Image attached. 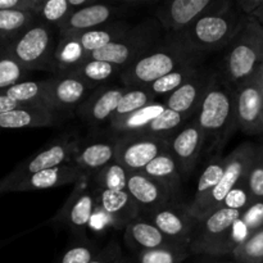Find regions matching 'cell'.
Returning <instances> with one entry per match:
<instances>
[{
  "instance_id": "obj_47",
  "label": "cell",
  "mask_w": 263,
  "mask_h": 263,
  "mask_svg": "<svg viewBox=\"0 0 263 263\" xmlns=\"http://www.w3.org/2000/svg\"><path fill=\"white\" fill-rule=\"evenodd\" d=\"M18 107H22L20 103H17L15 100L10 99L8 95H5L4 92L0 91V115L5 112H9V110L15 109Z\"/></svg>"
},
{
  "instance_id": "obj_5",
  "label": "cell",
  "mask_w": 263,
  "mask_h": 263,
  "mask_svg": "<svg viewBox=\"0 0 263 263\" xmlns=\"http://www.w3.org/2000/svg\"><path fill=\"white\" fill-rule=\"evenodd\" d=\"M53 28L37 20L12 43L0 46V49L22 64L28 72H57L54 59L57 44L54 40Z\"/></svg>"
},
{
  "instance_id": "obj_17",
  "label": "cell",
  "mask_w": 263,
  "mask_h": 263,
  "mask_svg": "<svg viewBox=\"0 0 263 263\" xmlns=\"http://www.w3.org/2000/svg\"><path fill=\"white\" fill-rule=\"evenodd\" d=\"M123 9L128 10L123 5L103 4V3L97 2L89 7L74 10L57 30L61 36L86 32V31L94 30L100 26L113 22V20L120 13H122Z\"/></svg>"
},
{
  "instance_id": "obj_35",
  "label": "cell",
  "mask_w": 263,
  "mask_h": 263,
  "mask_svg": "<svg viewBox=\"0 0 263 263\" xmlns=\"http://www.w3.org/2000/svg\"><path fill=\"white\" fill-rule=\"evenodd\" d=\"M186 120L187 118L185 116L180 115V113L175 112L170 108H166V110L162 115H159L156 120L152 121L143 131L138 134L139 135L171 140L179 133L180 128L184 126V122Z\"/></svg>"
},
{
  "instance_id": "obj_23",
  "label": "cell",
  "mask_w": 263,
  "mask_h": 263,
  "mask_svg": "<svg viewBox=\"0 0 263 263\" xmlns=\"http://www.w3.org/2000/svg\"><path fill=\"white\" fill-rule=\"evenodd\" d=\"M118 139H91L81 141L79 152L71 164L79 167L85 174H97L107 164L116 161Z\"/></svg>"
},
{
  "instance_id": "obj_52",
  "label": "cell",
  "mask_w": 263,
  "mask_h": 263,
  "mask_svg": "<svg viewBox=\"0 0 263 263\" xmlns=\"http://www.w3.org/2000/svg\"><path fill=\"white\" fill-rule=\"evenodd\" d=\"M2 194H3V187L0 186V195H2Z\"/></svg>"
},
{
  "instance_id": "obj_7",
  "label": "cell",
  "mask_w": 263,
  "mask_h": 263,
  "mask_svg": "<svg viewBox=\"0 0 263 263\" xmlns=\"http://www.w3.org/2000/svg\"><path fill=\"white\" fill-rule=\"evenodd\" d=\"M241 213L243 210L222 205L205 216L202 221H198L189 247L190 253L207 256H223L233 253L231 235L234 225L240 218Z\"/></svg>"
},
{
  "instance_id": "obj_1",
  "label": "cell",
  "mask_w": 263,
  "mask_h": 263,
  "mask_svg": "<svg viewBox=\"0 0 263 263\" xmlns=\"http://www.w3.org/2000/svg\"><path fill=\"white\" fill-rule=\"evenodd\" d=\"M204 54L182 40L180 33H167L163 43L139 58L120 74L126 87H148L157 80L193 62H203Z\"/></svg>"
},
{
  "instance_id": "obj_50",
  "label": "cell",
  "mask_w": 263,
  "mask_h": 263,
  "mask_svg": "<svg viewBox=\"0 0 263 263\" xmlns=\"http://www.w3.org/2000/svg\"><path fill=\"white\" fill-rule=\"evenodd\" d=\"M117 263H133V261H131L130 258H125V257H122V258H121Z\"/></svg>"
},
{
  "instance_id": "obj_2",
  "label": "cell",
  "mask_w": 263,
  "mask_h": 263,
  "mask_svg": "<svg viewBox=\"0 0 263 263\" xmlns=\"http://www.w3.org/2000/svg\"><path fill=\"white\" fill-rule=\"evenodd\" d=\"M246 21L247 15L239 10L235 2L216 0L205 14L180 35L187 45L204 54L228 48Z\"/></svg>"
},
{
  "instance_id": "obj_18",
  "label": "cell",
  "mask_w": 263,
  "mask_h": 263,
  "mask_svg": "<svg viewBox=\"0 0 263 263\" xmlns=\"http://www.w3.org/2000/svg\"><path fill=\"white\" fill-rule=\"evenodd\" d=\"M212 74L213 71L203 67L186 84L167 97V99L164 100L166 107L185 116L186 118L192 116L195 117L211 84Z\"/></svg>"
},
{
  "instance_id": "obj_20",
  "label": "cell",
  "mask_w": 263,
  "mask_h": 263,
  "mask_svg": "<svg viewBox=\"0 0 263 263\" xmlns=\"http://www.w3.org/2000/svg\"><path fill=\"white\" fill-rule=\"evenodd\" d=\"M125 91L126 86H108L92 92L77 109L80 118L91 126L109 123Z\"/></svg>"
},
{
  "instance_id": "obj_37",
  "label": "cell",
  "mask_w": 263,
  "mask_h": 263,
  "mask_svg": "<svg viewBox=\"0 0 263 263\" xmlns=\"http://www.w3.org/2000/svg\"><path fill=\"white\" fill-rule=\"evenodd\" d=\"M73 12L74 8L71 0H43L37 18L41 22L58 28Z\"/></svg>"
},
{
  "instance_id": "obj_15",
  "label": "cell",
  "mask_w": 263,
  "mask_h": 263,
  "mask_svg": "<svg viewBox=\"0 0 263 263\" xmlns=\"http://www.w3.org/2000/svg\"><path fill=\"white\" fill-rule=\"evenodd\" d=\"M207 143L205 134L195 121L186 123L170 140V153L176 161L182 177L190 176Z\"/></svg>"
},
{
  "instance_id": "obj_12",
  "label": "cell",
  "mask_w": 263,
  "mask_h": 263,
  "mask_svg": "<svg viewBox=\"0 0 263 263\" xmlns=\"http://www.w3.org/2000/svg\"><path fill=\"white\" fill-rule=\"evenodd\" d=\"M170 151V140L152 136L122 135L118 139L116 162L127 172H140L158 156Z\"/></svg>"
},
{
  "instance_id": "obj_25",
  "label": "cell",
  "mask_w": 263,
  "mask_h": 263,
  "mask_svg": "<svg viewBox=\"0 0 263 263\" xmlns=\"http://www.w3.org/2000/svg\"><path fill=\"white\" fill-rule=\"evenodd\" d=\"M55 122V113L43 107L22 105L0 115V128L49 127Z\"/></svg>"
},
{
  "instance_id": "obj_44",
  "label": "cell",
  "mask_w": 263,
  "mask_h": 263,
  "mask_svg": "<svg viewBox=\"0 0 263 263\" xmlns=\"http://www.w3.org/2000/svg\"><path fill=\"white\" fill-rule=\"evenodd\" d=\"M122 258V249L117 241H110L103 247L90 263H117Z\"/></svg>"
},
{
  "instance_id": "obj_46",
  "label": "cell",
  "mask_w": 263,
  "mask_h": 263,
  "mask_svg": "<svg viewBox=\"0 0 263 263\" xmlns=\"http://www.w3.org/2000/svg\"><path fill=\"white\" fill-rule=\"evenodd\" d=\"M262 3L263 0H238V2H235V5L244 15L253 17V14L261 7Z\"/></svg>"
},
{
  "instance_id": "obj_36",
  "label": "cell",
  "mask_w": 263,
  "mask_h": 263,
  "mask_svg": "<svg viewBox=\"0 0 263 263\" xmlns=\"http://www.w3.org/2000/svg\"><path fill=\"white\" fill-rule=\"evenodd\" d=\"M156 97L149 91L146 87H126V91L110 120L109 125L113 122H117L121 118L141 109L145 105L156 102Z\"/></svg>"
},
{
  "instance_id": "obj_29",
  "label": "cell",
  "mask_w": 263,
  "mask_h": 263,
  "mask_svg": "<svg viewBox=\"0 0 263 263\" xmlns=\"http://www.w3.org/2000/svg\"><path fill=\"white\" fill-rule=\"evenodd\" d=\"M226 166V157H222L221 154H216L212 157L205 168L200 174L199 180H198L197 192H195L194 198H193L192 203L187 204L190 212L197 210L200 204L205 200V198L213 192L216 186L220 182L221 177H222L223 172H225Z\"/></svg>"
},
{
  "instance_id": "obj_42",
  "label": "cell",
  "mask_w": 263,
  "mask_h": 263,
  "mask_svg": "<svg viewBox=\"0 0 263 263\" xmlns=\"http://www.w3.org/2000/svg\"><path fill=\"white\" fill-rule=\"evenodd\" d=\"M244 185L253 202L263 200V145L257 146Z\"/></svg>"
},
{
  "instance_id": "obj_10",
  "label": "cell",
  "mask_w": 263,
  "mask_h": 263,
  "mask_svg": "<svg viewBox=\"0 0 263 263\" xmlns=\"http://www.w3.org/2000/svg\"><path fill=\"white\" fill-rule=\"evenodd\" d=\"M81 140L74 135H64L62 138H57L50 141L41 151H39L35 156L30 157L22 163L18 164L9 175L0 180V186L3 187V193L8 186L17 182L18 180L27 177L36 172L44 170L53 168V167L71 164L74 156L79 152V146Z\"/></svg>"
},
{
  "instance_id": "obj_16",
  "label": "cell",
  "mask_w": 263,
  "mask_h": 263,
  "mask_svg": "<svg viewBox=\"0 0 263 263\" xmlns=\"http://www.w3.org/2000/svg\"><path fill=\"white\" fill-rule=\"evenodd\" d=\"M91 90L84 81L69 74H57L46 80L49 107L54 113L80 107Z\"/></svg>"
},
{
  "instance_id": "obj_45",
  "label": "cell",
  "mask_w": 263,
  "mask_h": 263,
  "mask_svg": "<svg viewBox=\"0 0 263 263\" xmlns=\"http://www.w3.org/2000/svg\"><path fill=\"white\" fill-rule=\"evenodd\" d=\"M43 0H0V10H22L37 15Z\"/></svg>"
},
{
  "instance_id": "obj_24",
  "label": "cell",
  "mask_w": 263,
  "mask_h": 263,
  "mask_svg": "<svg viewBox=\"0 0 263 263\" xmlns=\"http://www.w3.org/2000/svg\"><path fill=\"white\" fill-rule=\"evenodd\" d=\"M123 239H125L126 246L136 254L141 253V252L164 248V247L177 246V244L170 241L149 221V218H143L141 216L126 226Z\"/></svg>"
},
{
  "instance_id": "obj_6",
  "label": "cell",
  "mask_w": 263,
  "mask_h": 263,
  "mask_svg": "<svg viewBox=\"0 0 263 263\" xmlns=\"http://www.w3.org/2000/svg\"><path fill=\"white\" fill-rule=\"evenodd\" d=\"M161 28L156 18H146L138 25L131 26L125 35L105 48L91 53L87 58L108 62L123 71L158 44Z\"/></svg>"
},
{
  "instance_id": "obj_21",
  "label": "cell",
  "mask_w": 263,
  "mask_h": 263,
  "mask_svg": "<svg viewBox=\"0 0 263 263\" xmlns=\"http://www.w3.org/2000/svg\"><path fill=\"white\" fill-rule=\"evenodd\" d=\"M82 174L84 172L73 164L53 167L18 180L17 182L8 186L4 193L33 192V190L51 189L64 185H74Z\"/></svg>"
},
{
  "instance_id": "obj_8",
  "label": "cell",
  "mask_w": 263,
  "mask_h": 263,
  "mask_svg": "<svg viewBox=\"0 0 263 263\" xmlns=\"http://www.w3.org/2000/svg\"><path fill=\"white\" fill-rule=\"evenodd\" d=\"M98 195L99 189L95 184L94 174L84 172L53 221L79 238L86 239V228L98 208Z\"/></svg>"
},
{
  "instance_id": "obj_34",
  "label": "cell",
  "mask_w": 263,
  "mask_h": 263,
  "mask_svg": "<svg viewBox=\"0 0 263 263\" xmlns=\"http://www.w3.org/2000/svg\"><path fill=\"white\" fill-rule=\"evenodd\" d=\"M261 228H263V200H256L243 211L240 218L234 225L231 235L234 249Z\"/></svg>"
},
{
  "instance_id": "obj_11",
  "label": "cell",
  "mask_w": 263,
  "mask_h": 263,
  "mask_svg": "<svg viewBox=\"0 0 263 263\" xmlns=\"http://www.w3.org/2000/svg\"><path fill=\"white\" fill-rule=\"evenodd\" d=\"M261 67L235 89V109L239 130L246 135H263V100L259 86Z\"/></svg>"
},
{
  "instance_id": "obj_32",
  "label": "cell",
  "mask_w": 263,
  "mask_h": 263,
  "mask_svg": "<svg viewBox=\"0 0 263 263\" xmlns=\"http://www.w3.org/2000/svg\"><path fill=\"white\" fill-rule=\"evenodd\" d=\"M37 20V15L32 12L0 10V46L12 43Z\"/></svg>"
},
{
  "instance_id": "obj_51",
  "label": "cell",
  "mask_w": 263,
  "mask_h": 263,
  "mask_svg": "<svg viewBox=\"0 0 263 263\" xmlns=\"http://www.w3.org/2000/svg\"><path fill=\"white\" fill-rule=\"evenodd\" d=\"M213 263H236V262H213Z\"/></svg>"
},
{
  "instance_id": "obj_39",
  "label": "cell",
  "mask_w": 263,
  "mask_h": 263,
  "mask_svg": "<svg viewBox=\"0 0 263 263\" xmlns=\"http://www.w3.org/2000/svg\"><path fill=\"white\" fill-rule=\"evenodd\" d=\"M231 256L236 263H263V228L239 244Z\"/></svg>"
},
{
  "instance_id": "obj_38",
  "label": "cell",
  "mask_w": 263,
  "mask_h": 263,
  "mask_svg": "<svg viewBox=\"0 0 263 263\" xmlns=\"http://www.w3.org/2000/svg\"><path fill=\"white\" fill-rule=\"evenodd\" d=\"M127 176L128 172L120 163L113 161L94 174V180L100 190H126Z\"/></svg>"
},
{
  "instance_id": "obj_28",
  "label": "cell",
  "mask_w": 263,
  "mask_h": 263,
  "mask_svg": "<svg viewBox=\"0 0 263 263\" xmlns=\"http://www.w3.org/2000/svg\"><path fill=\"white\" fill-rule=\"evenodd\" d=\"M121 72H122L121 68H118L115 64L86 58L84 62H81L80 64L72 67L71 69L61 74H69V76L77 77L81 81H84L87 86L94 89L102 82L108 81V80L117 76V74L120 76Z\"/></svg>"
},
{
  "instance_id": "obj_48",
  "label": "cell",
  "mask_w": 263,
  "mask_h": 263,
  "mask_svg": "<svg viewBox=\"0 0 263 263\" xmlns=\"http://www.w3.org/2000/svg\"><path fill=\"white\" fill-rule=\"evenodd\" d=\"M253 18H256V20L263 26V3H262L261 7L257 9V12L253 14Z\"/></svg>"
},
{
  "instance_id": "obj_13",
  "label": "cell",
  "mask_w": 263,
  "mask_h": 263,
  "mask_svg": "<svg viewBox=\"0 0 263 263\" xmlns=\"http://www.w3.org/2000/svg\"><path fill=\"white\" fill-rule=\"evenodd\" d=\"M148 218L170 241L189 248L198 221L192 216L187 204L170 203L149 213Z\"/></svg>"
},
{
  "instance_id": "obj_30",
  "label": "cell",
  "mask_w": 263,
  "mask_h": 263,
  "mask_svg": "<svg viewBox=\"0 0 263 263\" xmlns=\"http://www.w3.org/2000/svg\"><path fill=\"white\" fill-rule=\"evenodd\" d=\"M166 104L162 102H153L145 105L141 109L121 118L117 122L110 123V128L115 133L122 134V135H131L143 131L152 121L156 120L159 115L166 110Z\"/></svg>"
},
{
  "instance_id": "obj_31",
  "label": "cell",
  "mask_w": 263,
  "mask_h": 263,
  "mask_svg": "<svg viewBox=\"0 0 263 263\" xmlns=\"http://www.w3.org/2000/svg\"><path fill=\"white\" fill-rule=\"evenodd\" d=\"M2 92L8 95L10 99L20 103L21 105L43 107L51 110L50 107H49L48 91H46V80H41V81H23L21 84L9 87V89L3 90Z\"/></svg>"
},
{
  "instance_id": "obj_22",
  "label": "cell",
  "mask_w": 263,
  "mask_h": 263,
  "mask_svg": "<svg viewBox=\"0 0 263 263\" xmlns=\"http://www.w3.org/2000/svg\"><path fill=\"white\" fill-rule=\"evenodd\" d=\"M102 211L109 223L125 229L128 223L141 216V210L127 190H100L98 195V208Z\"/></svg>"
},
{
  "instance_id": "obj_49",
  "label": "cell",
  "mask_w": 263,
  "mask_h": 263,
  "mask_svg": "<svg viewBox=\"0 0 263 263\" xmlns=\"http://www.w3.org/2000/svg\"><path fill=\"white\" fill-rule=\"evenodd\" d=\"M259 86H261V94L263 100V64L261 66V79H259Z\"/></svg>"
},
{
  "instance_id": "obj_41",
  "label": "cell",
  "mask_w": 263,
  "mask_h": 263,
  "mask_svg": "<svg viewBox=\"0 0 263 263\" xmlns=\"http://www.w3.org/2000/svg\"><path fill=\"white\" fill-rule=\"evenodd\" d=\"M190 251L184 246H172L136 254L138 263H182L189 256Z\"/></svg>"
},
{
  "instance_id": "obj_3",
  "label": "cell",
  "mask_w": 263,
  "mask_h": 263,
  "mask_svg": "<svg viewBox=\"0 0 263 263\" xmlns=\"http://www.w3.org/2000/svg\"><path fill=\"white\" fill-rule=\"evenodd\" d=\"M194 121L205 134L210 149L222 148L229 138L239 128L235 89L218 72H213L211 84Z\"/></svg>"
},
{
  "instance_id": "obj_43",
  "label": "cell",
  "mask_w": 263,
  "mask_h": 263,
  "mask_svg": "<svg viewBox=\"0 0 263 263\" xmlns=\"http://www.w3.org/2000/svg\"><path fill=\"white\" fill-rule=\"evenodd\" d=\"M100 249L91 241L82 239L76 244H72L63 254L59 263H90L95 258Z\"/></svg>"
},
{
  "instance_id": "obj_40",
  "label": "cell",
  "mask_w": 263,
  "mask_h": 263,
  "mask_svg": "<svg viewBox=\"0 0 263 263\" xmlns=\"http://www.w3.org/2000/svg\"><path fill=\"white\" fill-rule=\"evenodd\" d=\"M30 73L22 64L0 49V91L26 81Z\"/></svg>"
},
{
  "instance_id": "obj_9",
  "label": "cell",
  "mask_w": 263,
  "mask_h": 263,
  "mask_svg": "<svg viewBox=\"0 0 263 263\" xmlns=\"http://www.w3.org/2000/svg\"><path fill=\"white\" fill-rule=\"evenodd\" d=\"M256 149L257 145H254L253 143H243L236 146L229 156H226L225 172L218 185L197 210L190 212L195 220L202 221L211 212L222 207L229 194L238 185L246 181L247 174L256 154Z\"/></svg>"
},
{
  "instance_id": "obj_19",
  "label": "cell",
  "mask_w": 263,
  "mask_h": 263,
  "mask_svg": "<svg viewBox=\"0 0 263 263\" xmlns=\"http://www.w3.org/2000/svg\"><path fill=\"white\" fill-rule=\"evenodd\" d=\"M126 190L140 207L141 212L145 211L148 215L163 205L174 203L175 200V195L166 186L151 179L141 171L128 172Z\"/></svg>"
},
{
  "instance_id": "obj_14",
  "label": "cell",
  "mask_w": 263,
  "mask_h": 263,
  "mask_svg": "<svg viewBox=\"0 0 263 263\" xmlns=\"http://www.w3.org/2000/svg\"><path fill=\"white\" fill-rule=\"evenodd\" d=\"M216 0H172L159 4L156 20L167 33H181L213 7Z\"/></svg>"
},
{
  "instance_id": "obj_4",
  "label": "cell",
  "mask_w": 263,
  "mask_h": 263,
  "mask_svg": "<svg viewBox=\"0 0 263 263\" xmlns=\"http://www.w3.org/2000/svg\"><path fill=\"white\" fill-rule=\"evenodd\" d=\"M263 64V26L256 18L247 17L222 61L221 76L235 87L256 73Z\"/></svg>"
},
{
  "instance_id": "obj_33",
  "label": "cell",
  "mask_w": 263,
  "mask_h": 263,
  "mask_svg": "<svg viewBox=\"0 0 263 263\" xmlns=\"http://www.w3.org/2000/svg\"><path fill=\"white\" fill-rule=\"evenodd\" d=\"M203 68L202 62H193V63H187L185 66L180 67V68L175 69L171 73L166 74L162 79L157 80L156 82H153L152 85H149L146 89L157 97V95H167L172 94L174 91H176L177 89L182 86L184 84H186L192 77H194L200 69Z\"/></svg>"
},
{
  "instance_id": "obj_27",
  "label": "cell",
  "mask_w": 263,
  "mask_h": 263,
  "mask_svg": "<svg viewBox=\"0 0 263 263\" xmlns=\"http://www.w3.org/2000/svg\"><path fill=\"white\" fill-rule=\"evenodd\" d=\"M141 172L166 186L175 198L179 194L182 185V176L170 151L154 158Z\"/></svg>"
},
{
  "instance_id": "obj_26",
  "label": "cell",
  "mask_w": 263,
  "mask_h": 263,
  "mask_svg": "<svg viewBox=\"0 0 263 263\" xmlns=\"http://www.w3.org/2000/svg\"><path fill=\"white\" fill-rule=\"evenodd\" d=\"M130 28L131 26L128 23L122 22V21H113V22L100 26V27L94 28V30L86 31V32L82 33H74L73 36L79 41L80 45L82 46L86 55L89 57L94 51L100 50V49L112 44L117 39H120Z\"/></svg>"
}]
</instances>
